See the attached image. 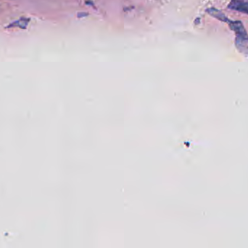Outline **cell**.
I'll list each match as a JSON object with an SVG mask.
<instances>
[{
  "label": "cell",
  "instance_id": "6da1fadb",
  "mask_svg": "<svg viewBox=\"0 0 248 248\" xmlns=\"http://www.w3.org/2000/svg\"><path fill=\"white\" fill-rule=\"evenodd\" d=\"M228 7L231 10L248 14V0H231Z\"/></svg>",
  "mask_w": 248,
  "mask_h": 248
},
{
  "label": "cell",
  "instance_id": "7a4b0ae2",
  "mask_svg": "<svg viewBox=\"0 0 248 248\" xmlns=\"http://www.w3.org/2000/svg\"><path fill=\"white\" fill-rule=\"evenodd\" d=\"M236 47L242 53L248 55V33L236 36Z\"/></svg>",
  "mask_w": 248,
  "mask_h": 248
}]
</instances>
